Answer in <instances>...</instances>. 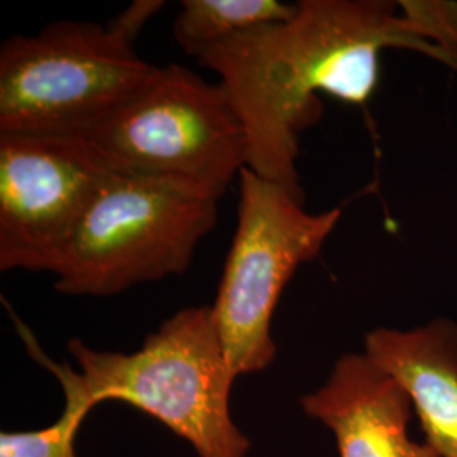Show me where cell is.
I'll use <instances>...</instances> for the list:
<instances>
[{"instance_id":"6da1fadb","label":"cell","mask_w":457,"mask_h":457,"mask_svg":"<svg viewBox=\"0 0 457 457\" xmlns=\"http://www.w3.org/2000/svg\"><path fill=\"white\" fill-rule=\"evenodd\" d=\"M409 49L457 73L400 2L302 0L292 19L239 34L198 63L220 77L249 143L247 166L305 202L296 170L298 137L322 115L317 94L366 105L385 49Z\"/></svg>"},{"instance_id":"7a4b0ae2","label":"cell","mask_w":457,"mask_h":457,"mask_svg":"<svg viewBox=\"0 0 457 457\" xmlns=\"http://www.w3.org/2000/svg\"><path fill=\"white\" fill-rule=\"evenodd\" d=\"M31 360L54 376L65 405L62 415L82 425L90 410L122 402L143 410L188 442L198 457H247L251 441L230 415L237 379L228 364L211 305L187 307L166 319L131 354L97 351L71 339L79 364L51 360L31 328L14 315Z\"/></svg>"},{"instance_id":"3957f363","label":"cell","mask_w":457,"mask_h":457,"mask_svg":"<svg viewBox=\"0 0 457 457\" xmlns=\"http://www.w3.org/2000/svg\"><path fill=\"white\" fill-rule=\"evenodd\" d=\"M217 202L177 181L117 171L54 262V288L111 296L185 273L196 245L215 228Z\"/></svg>"},{"instance_id":"277c9868","label":"cell","mask_w":457,"mask_h":457,"mask_svg":"<svg viewBox=\"0 0 457 457\" xmlns=\"http://www.w3.org/2000/svg\"><path fill=\"white\" fill-rule=\"evenodd\" d=\"M160 66L94 22L58 21L0 49V134H85L151 82Z\"/></svg>"},{"instance_id":"5b68a950","label":"cell","mask_w":457,"mask_h":457,"mask_svg":"<svg viewBox=\"0 0 457 457\" xmlns=\"http://www.w3.org/2000/svg\"><path fill=\"white\" fill-rule=\"evenodd\" d=\"M237 183V226L211 309L239 378L260 373L277 358L271 320L279 296L295 271L320 254L343 211L309 212L303 200L249 166Z\"/></svg>"},{"instance_id":"8992f818","label":"cell","mask_w":457,"mask_h":457,"mask_svg":"<svg viewBox=\"0 0 457 457\" xmlns=\"http://www.w3.org/2000/svg\"><path fill=\"white\" fill-rule=\"evenodd\" d=\"M82 136L124 171L217 200L249 163L245 126L226 90L180 65L160 68L143 92Z\"/></svg>"},{"instance_id":"52a82bcc","label":"cell","mask_w":457,"mask_h":457,"mask_svg":"<svg viewBox=\"0 0 457 457\" xmlns=\"http://www.w3.org/2000/svg\"><path fill=\"white\" fill-rule=\"evenodd\" d=\"M117 171L82 134H0V270L49 271Z\"/></svg>"},{"instance_id":"ba28073f","label":"cell","mask_w":457,"mask_h":457,"mask_svg":"<svg viewBox=\"0 0 457 457\" xmlns=\"http://www.w3.org/2000/svg\"><path fill=\"white\" fill-rule=\"evenodd\" d=\"M300 407L330 430L339 457H434L424 441L410 437L409 395L364 353L336 361L326 383L303 395Z\"/></svg>"},{"instance_id":"9c48e42d","label":"cell","mask_w":457,"mask_h":457,"mask_svg":"<svg viewBox=\"0 0 457 457\" xmlns=\"http://www.w3.org/2000/svg\"><path fill=\"white\" fill-rule=\"evenodd\" d=\"M362 353L407 392L434 457H457L456 320L378 327L364 336Z\"/></svg>"},{"instance_id":"30bf717a","label":"cell","mask_w":457,"mask_h":457,"mask_svg":"<svg viewBox=\"0 0 457 457\" xmlns=\"http://www.w3.org/2000/svg\"><path fill=\"white\" fill-rule=\"evenodd\" d=\"M296 4L278 0H185L175 21V39L196 60L228 39L292 19Z\"/></svg>"},{"instance_id":"8fae6325","label":"cell","mask_w":457,"mask_h":457,"mask_svg":"<svg viewBox=\"0 0 457 457\" xmlns=\"http://www.w3.org/2000/svg\"><path fill=\"white\" fill-rule=\"evenodd\" d=\"M80 425L65 415L41 430L2 432L0 457H79L75 441Z\"/></svg>"},{"instance_id":"7c38bea8","label":"cell","mask_w":457,"mask_h":457,"mask_svg":"<svg viewBox=\"0 0 457 457\" xmlns=\"http://www.w3.org/2000/svg\"><path fill=\"white\" fill-rule=\"evenodd\" d=\"M163 7L164 2L162 0H136L109 22L107 29L132 45L149 22V19L156 16Z\"/></svg>"}]
</instances>
